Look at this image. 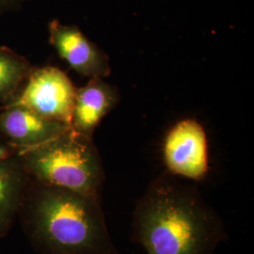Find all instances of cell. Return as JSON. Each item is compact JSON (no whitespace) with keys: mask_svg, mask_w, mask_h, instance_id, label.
<instances>
[{"mask_svg":"<svg viewBox=\"0 0 254 254\" xmlns=\"http://www.w3.org/2000/svg\"><path fill=\"white\" fill-rule=\"evenodd\" d=\"M49 42L73 71L91 78H106L111 73L109 57L74 25L52 20L48 24Z\"/></svg>","mask_w":254,"mask_h":254,"instance_id":"obj_6","label":"cell"},{"mask_svg":"<svg viewBox=\"0 0 254 254\" xmlns=\"http://www.w3.org/2000/svg\"><path fill=\"white\" fill-rule=\"evenodd\" d=\"M29 0H0V16L21 9Z\"/></svg>","mask_w":254,"mask_h":254,"instance_id":"obj_11","label":"cell"},{"mask_svg":"<svg viewBox=\"0 0 254 254\" xmlns=\"http://www.w3.org/2000/svg\"><path fill=\"white\" fill-rule=\"evenodd\" d=\"M164 163L168 173L201 181L209 171L208 142L203 127L195 119L176 123L164 138Z\"/></svg>","mask_w":254,"mask_h":254,"instance_id":"obj_5","label":"cell"},{"mask_svg":"<svg viewBox=\"0 0 254 254\" xmlns=\"http://www.w3.org/2000/svg\"><path fill=\"white\" fill-rule=\"evenodd\" d=\"M119 101L120 93L116 87L106 82L105 78H91L81 88H76L71 129L93 138L102 120L117 106Z\"/></svg>","mask_w":254,"mask_h":254,"instance_id":"obj_9","label":"cell"},{"mask_svg":"<svg viewBox=\"0 0 254 254\" xmlns=\"http://www.w3.org/2000/svg\"><path fill=\"white\" fill-rule=\"evenodd\" d=\"M131 239L147 254H214L228 238L218 212L200 191L165 173L136 201Z\"/></svg>","mask_w":254,"mask_h":254,"instance_id":"obj_1","label":"cell"},{"mask_svg":"<svg viewBox=\"0 0 254 254\" xmlns=\"http://www.w3.org/2000/svg\"><path fill=\"white\" fill-rule=\"evenodd\" d=\"M18 154L31 180L100 197L105 169L93 138L70 128L46 143Z\"/></svg>","mask_w":254,"mask_h":254,"instance_id":"obj_3","label":"cell"},{"mask_svg":"<svg viewBox=\"0 0 254 254\" xmlns=\"http://www.w3.org/2000/svg\"><path fill=\"white\" fill-rule=\"evenodd\" d=\"M70 128L18 105L7 104L0 111V137L17 152L42 145Z\"/></svg>","mask_w":254,"mask_h":254,"instance_id":"obj_7","label":"cell"},{"mask_svg":"<svg viewBox=\"0 0 254 254\" xmlns=\"http://www.w3.org/2000/svg\"><path fill=\"white\" fill-rule=\"evenodd\" d=\"M76 88L70 77L54 66L33 68L8 104L27 108L44 118L70 126Z\"/></svg>","mask_w":254,"mask_h":254,"instance_id":"obj_4","label":"cell"},{"mask_svg":"<svg viewBox=\"0 0 254 254\" xmlns=\"http://www.w3.org/2000/svg\"><path fill=\"white\" fill-rule=\"evenodd\" d=\"M18 152L0 141V238L12 227L30 185Z\"/></svg>","mask_w":254,"mask_h":254,"instance_id":"obj_8","label":"cell"},{"mask_svg":"<svg viewBox=\"0 0 254 254\" xmlns=\"http://www.w3.org/2000/svg\"><path fill=\"white\" fill-rule=\"evenodd\" d=\"M18 218L41 254H119L100 197L31 180Z\"/></svg>","mask_w":254,"mask_h":254,"instance_id":"obj_2","label":"cell"},{"mask_svg":"<svg viewBox=\"0 0 254 254\" xmlns=\"http://www.w3.org/2000/svg\"><path fill=\"white\" fill-rule=\"evenodd\" d=\"M32 69L24 56L9 47H0V104L5 106L11 101Z\"/></svg>","mask_w":254,"mask_h":254,"instance_id":"obj_10","label":"cell"}]
</instances>
